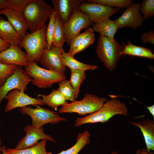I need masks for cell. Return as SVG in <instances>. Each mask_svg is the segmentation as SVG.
I'll return each mask as SVG.
<instances>
[{"instance_id":"4","label":"cell","mask_w":154,"mask_h":154,"mask_svg":"<svg viewBox=\"0 0 154 154\" xmlns=\"http://www.w3.org/2000/svg\"><path fill=\"white\" fill-rule=\"evenodd\" d=\"M123 49V46L116 40L112 41L107 37L100 36L97 40L96 52L105 67L112 71L116 68Z\"/></svg>"},{"instance_id":"29","label":"cell","mask_w":154,"mask_h":154,"mask_svg":"<svg viewBox=\"0 0 154 154\" xmlns=\"http://www.w3.org/2000/svg\"><path fill=\"white\" fill-rule=\"evenodd\" d=\"M88 2L98 3L109 7L119 9L127 8L133 3L132 0H89Z\"/></svg>"},{"instance_id":"27","label":"cell","mask_w":154,"mask_h":154,"mask_svg":"<svg viewBox=\"0 0 154 154\" xmlns=\"http://www.w3.org/2000/svg\"><path fill=\"white\" fill-rule=\"evenodd\" d=\"M71 70L70 78L69 80L72 86L76 99L78 96L80 85L86 78L84 72L78 70Z\"/></svg>"},{"instance_id":"42","label":"cell","mask_w":154,"mask_h":154,"mask_svg":"<svg viewBox=\"0 0 154 154\" xmlns=\"http://www.w3.org/2000/svg\"><path fill=\"white\" fill-rule=\"evenodd\" d=\"M1 144H2V141H1V139L0 136V154H1V146H2Z\"/></svg>"},{"instance_id":"5","label":"cell","mask_w":154,"mask_h":154,"mask_svg":"<svg viewBox=\"0 0 154 154\" xmlns=\"http://www.w3.org/2000/svg\"><path fill=\"white\" fill-rule=\"evenodd\" d=\"M107 100L105 97L100 98L94 94L86 93L82 100H75L62 106L58 112L60 114L75 113L80 116L90 114L100 109Z\"/></svg>"},{"instance_id":"38","label":"cell","mask_w":154,"mask_h":154,"mask_svg":"<svg viewBox=\"0 0 154 154\" xmlns=\"http://www.w3.org/2000/svg\"><path fill=\"white\" fill-rule=\"evenodd\" d=\"M135 154H154L153 151H148L145 148L138 149L135 152Z\"/></svg>"},{"instance_id":"28","label":"cell","mask_w":154,"mask_h":154,"mask_svg":"<svg viewBox=\"0 0 154 154\" xmlns=\"http://www.w3.org/2000/svg\"><path fill=\"white\" fill-rule=\"evenodd\" d=\"M31 0H0V11L8 9L23 13L27 4Z\"/></svg>"},{"instance_id":"25","label":"cell","mask_w":154,"mask_h":154,"mask_svg":"<svg viewBox=\"0 0 154 154\" xmlns=\"http://www.w3.org/2000/svg\"><path fill=\"white\" fill-rule=\"evenodd\" d=\"M46 139H42L35 146L29 148L17 150L8 148L6 151L9 154H47L46 149Z\"/></svg>"},{"instance_id":"37","label":"cell","mask_w":154,"mask_h":154,"mask_svg":"<svg viewBox=\"0 0 154 154\" xmlns=\"http://www.w3.org/2000/svg\"><path fill=\"white\" fill-rule=\"evenodd\" d=\"M10 46L8 42L0 38V53L7 49Z\"/></svg>"},{"instance_id":"34","label":"cell","mask_w":154,"mask_h":154,"mask_svg":"<svg viewBox=\"0 0 154 154\" xmlns=\"http://www.w3.org/2000/svg\"><path fill=\"white\" fill-rule=\"evenodd\" d=\"M94 30L90 28V31L85 37L80 46L76 49L72 55L74 56L76 53L85 50L91 45L95 40Z\"/></svg>"},{"instance_id":"6","label":"cell","mask_w":154,"mask_h":154,"mask_svg":"<svg viewBox=\"0 0 154 154\" xmlns=\"http://www.w3.org/2000/svg\"><path fill=\"white\" fill-rule=\"evenodd\" d=\"M24 67L26 72L32 78L33 84L39 88H50L54 84L66 79L64 75L41 68L35 61Z\"/></svg>"},{"instance_id":"12","label":"cell","mask_w":154,"mask_h":154,"mask_svg":"<svg viewBox=\"0 0 154 154\" xmlns=\"http://www.w3.org/2000/svg\"><path fill=\"white\" fill-rule=\"evenodd\" d=\"M5 98L7 103L4 110L5 112H9L17 108H21L29 105L44 106L42 99L38 97L32 98L25 93V91L17 89L10 92Z\"/></svg>"},{"instance_id":"2","label":"cell","mask_w":154,"mask_h":154,"mask_svg":"<svg viewBox=\"0 0 154 154\" xmlns=\"http://www.w3.org/2000/svg\"><path fill=\"white\" fill-rule=\"evenodd\" d=\"M54 11L52 7L43 0H31L23 12L31 33L45 25L48 18Z\"/></svg>"},{"instance_id":"17","label":"cell","mask_w":154,"mask_h":154,"mask_svg":"<svg viewBox=\"0 0 154 154\" xmlns=\"http://www.w3.org/2000/svg\"><path fill=\"white\" fill-rule=\"evenodd\" d=\"M0 14L6 17L7 21L22 38L25 36L29 27L23 13L6 9L0 10Z\"/></svg>"},{"instance_id":"16","label":"cell","mask_w":154,"mask_h":154,"mask_svg":"<svg viewBox=\"0 0 154 154\" xmlns=\"http://www.w3.org/2000/svg\"><path fill=\"white\" fill-rule=\"evenodd\" d=\"M84 0H52L53 8L57 16L63 23L69 19L74 11Z\"/></svg>"},{"instance_id":"13","label":"cell","mask_w":154,"mask_h":154,"mask_svg":"<svg viewBox=\"0 0 154 154\" xmlns=\"http://www.w3.org/2000/svg\"><path fill=\"white\" fill-rule=\"evenodd\" d=\"M140 5V3H133L114 21L118 29L129 27L135 30L142 26L144 20L139 11Z\"/></svg>"},{"instance_id":"3","label":"cell","mask_w":154,"mask_h":154,"mask_svg":"<svg viewBox=\"0 0 154 154\" xmlns=\"http://www.w3.org/2000/svg\"><path fill=\"white\" fill-rule=\"evenodd\" d=\"M46 25L40 29L30 33H26L18 45L26 51L29 63L35 62L39 63L41 55L47 48L46 40Z\"/></svg>"},{"instance_id":"20","label":"cell","mask_w":154,"mask_h":154,"mask_svg":"<svg viewBox=\"0 0 154 154\" xmlns=\"http://www.w3.org/2000/svg\"><path fill=\"white\" fill-rule=\"evenodd\" d=\"M118 29L115 21L109 18L93 24L94 31L99 33L100 36L107 37L112 41L115 40L114 38V35Z\"/></svg>"},{"instance_id":"7","label":"cell","mask_w":154,"mask_h":154,"mask_svg":"<svg viewBox=\"0 0 154 154\" xmlns=\"http://www.w3.org/2000/svg\"><path fill=\"white\" fill-rule=\"evenodd\" d=\"M35 108L30 106L20 108V112L23 115L29 116L32 120V125L38 128L46 123L56 124L60 121H67L66 118L60 116L58 112L51 111L48 108L36 105Z\"/></svg>"},{"instance_id":"21","label":"cell","mask_w":154,"mask_h":154,"mask_svg":"<svg viewBox=\"0 0 154 154\" xmlns=\"http://www.w3.org/2000/svg\"><path fill=\"white\" fill-rule=\"evenodd\" d=\"M64 65L68 67L70 70H78L85 72L88 70H94L98 67L94 65L84 64L76 60L74 56L64 51L62 54Z\"/></svg>"},{"instance_id":"23","label":"cell","mask_w":154,"mask_h":154,"mask_svg":"<svg viewBox=\"0 0 154 154\" xmlns=\"http://www.w3.org/2000/svg\"><path fill=\"white\" fill-rule=\"evenodd\" d=\"M37 97H42L44 104L52 108L56 111L57 110L59 106H62L68 102L63 95L58 89L53 90L48 95L39 94Z\"/></svg>"},{"instance_id":"22","label":"cell","mask_w":154,"mask_h":154,"mask_svg":"<svg viewBox=\"0 0 154 154\" xmlns=\"http://www.w3.org/2000/svg\"><path fill=\"white\" fill-rule=\"evenodd\" d=\"M121 56L125 54L154 59V54L150 49L138 46L132 44L129 41L126 44H123Z\"/></svg>"},{"instance_id":"33","label":"cell","mask_w":154,"mask_h":154,"mask_svg":"<svg viewBox=\"0 0 154 154\" xmlns=\"http://www.w3.org/2000/svg\"><path fill=\"white\" fill-rule=\"evenodd\" d=\"M17 65H7L0 63V86L14 72Z\"/></svg>"},{"instance_id":"1","label":"cell","mask_w":154,"mask_h":154,"mask_svg":"<svg viewBox=\"0 0 154 154\" xmlns=\"http://www.w3.org/2000/svg\"><path fill=\"white\" fill-rule=\"evenodd\" d=\"M128 114V109L125 104L119 99L113 98L107 100L97 111L84 117L77 118L75 126L77 127L86 123H105L116 115L126 116Z\"/></svg>"},{"instance_id":"9","label":"cell","mask_w":154,"mask_h":154,"mask_svg":"<svg viewBox=\"0 0 154 154\" xmlns=\"http://www.w3.org/2000/svg\"><path fill=\"white\" fill-rule=\"evenodd\" d=\"M32 79L22 67L17 65L14 73L0 86V104L7 94L11 90L17 89L25 91Z\"/></svg>"},{"instance_id":"11","label":"cell","mask_w":154,"mask_h":154,"mask_svg":"<svg viewBox=\"0 0 154 154\" xmlns=\"http://www.w3.org/2000/svg\"><path fill=\"white\" fill-rule=\"evenodd\" d=\"M64 51L63 47L52 46L50 49H45L40 57L39 63L46 69L65 75L66 68L63 63L62 54Z\"/></svg>"},{"instance_id":"41","label":"cell","mask_w":154,"mask_h":154,"mask_svg":"<svg viewBox=\"0 0 154 154\" xmlns=\"http://www.w3.org/2000/svg\"><path fill=\"white\" fill-rule=\"evenodd\" d=\"M111 154H121L118 153L116 151H114L111 153Z\"/></svg>"},{"instance_id":"24","label":"cell","mask_w":154,"mask_h":154,"mask_svg":"<svg viewBox=\"0 0 154 154\" xmlns=\"http://www.w3.org/2000/svg\"><path fill=\"white\" fill-rule=\"evenodd\" d=\"M90 133L85 130L82 133H79L77 136L75 144L69 149L63 150L57 154H78L85 146L90 142ZM47 154H54L51 152H47Z\"/></svg>"},{"instance_id":"10","label":"cell","mask_w":154,"mask_h":154,"mask_svg":"<svg viewBox=\"0 0 154 154\" xmlns=\"http://www.w3.org/2000/svg\"><path fill=\"white\" fill-rule=\"evenodd\" d=\"M84 1L80 4L78 9L87 15L93 23L109 19L120 9L98 3Z\"/></svg>"},{"instance_id":"40","label":"cell","mask_w":154,"mask_h":154,"mask_svg":"<svg viewBox=\"0 0 154 154\" xmlns=\"http://www.w3.org/2000/svg\"><path fill=\"white\" fill-rule=\"evenodd\" d=\"M1 151L2 154H9L7 151L6 147L5 146H1Z\"/></svg>"},{"instance_id":"26","label":"cell","mask_w":154,"mask_h":154,"mask_svg":"<svg viewBox=\"0 0 154 154\" xmlns=\"http://www.w3.org/2000/svg\"><path fill=\"white\" fill-rule=\"evenodd\" d=\"M65 42V37L63 23L60 21L56 15L55 29L52 46L58 47H63Z\"/></svg>"},{"instance_id":"35","label":"cell","mask_w":154,"mask_h":154,"mask_svg":"<svg viewBox=\"0 0 154 154\" xmlns=\"http://www.w3.org/2000/svg\"><path fill=\"white\" fill-rule=\"evenodd\" d=\"M90 28H88L83 33H80L74 37L70 41L68 53L72 54L74 51L80 45L83 40L89 33Z\"/></svg>"},{"instance_id":"32","label":"cell","mask_w":154,"mask_h":154,"mask_svg":"<svg viewBox=\"0 0 154 154\" xmlns=\"http://www.w3.org/2000/svg\"><path fill=\"white\" fill-rule=\"evenodd\" d=\"M139 11L143 14V19H149L154 15V0H144L141 3Z\"/></svg>"},{"instance_id":"36","label":"cell","mask_w":154,"mask_h":154,"mask_svg":"<svg viewBox=\"0 0 154 154\" xmlns=\"http://www.w3.org/2000/svg\"><path fill=\"white\" fill-rule=\"evenodd\" d=\"M141 38L144 43H149L154 44V31L151 30L149 32L144 33L141 35Z\"/></svg>"},{"instance_id":"39","label":"cell","mask_w":154,"mask_h":154,"mask_svg":"<svg viewBox=\"0 0 154 154\" xmlns=\"http://www.w3.org/2000/svg\"><path fill=\"white\" fill-rule=\"evenodd\" d=\"M147 108L153 117H154V105L146 106Z\"/></svg>"},{"instance_id":"15","label":"cell","mask_w":154,"mask_h":154,"mask_svg":"<svg viewBox=\"0 0 154 154\" xmlns=\"http://www.w3.org/2000/svg\"><path fill=\"white\" fill-rule=\"evenodd\" d=\"M0 63L21 67H25L29 64L26 52L22 50L18 45H10L7 49L1 52Z\"/></svg>"},{"instance_id":"14","label":"cell","mask_w":154,"mask_h":154,"mask_svg":"<svg viewBox=\"0 0 154 154\" xmlns=\"http://www.w3.org/2000/svg\"><path fill=\"white\" fill-rule=\"evenodd\" d=\"M23 130L25 135L18 142L15 148L16 149H23L33 146L41 139H46L56 142L50 135L44 133L42 127L38 128L32 125H29L24 127Z\"/></svg>"},{"instance_id":"18","label":"cell","mask_w":154,"mask_h":154,"mask_svg":"<svg viewBox=\"0 0 154 154\" xmlns=\"http://www.w3.org/2000/svg\"><path fill=\"white\" fill-rule=\"evenodd\" d=\"M131 124L138 127L143 136L146 149L148 151L154 150V121L149 118H142V120L134 122L128 121Z\"/></svg>"},{"instance_id":"31","label":"cell","mask_w":154,"mask_h":154,"mask_svg":"<svg viewBox=\"0 0 154 154\" xmlns=\"http://www.w3.org/2000/svg\"><path fill=\"white\" fill-rule=\"evenodd\" d=\"M56 13L54 11L49 16V22L46 29V37L47 42V48L50 49L52 46V42L55 29Z\"/></svg>"},{"instance_id":"19","label":"cell","mask_w":154,"mask_h":154,"mask_svg":"<svg viewBox=\"0 0 154 154\" xmlns=\"http://www.w3.org/2000/svg\"><path fill=\"white\" fill-rule=\"evenodd\" d=\"M0 38L12 46L18 45L22 39L9 21L2 17H0Z\"/></svg>"},{"instance_id":"30","label":"cell","mask_w":154,"mask_h":154,"mask_svg":"<svg viewBox=\"0 0 154 154\" xmlns=\"http://www.w3.org/2000/svg\"><path fill=\"white\" fill-rule=\"evenodd\" d=\"M58 85V90L63 95L66 100L72 102L75 100L74 90L69 81L64 80L59 83Z\"/></svg>"},{"instance_id":"8","label":"cell","mask_w":154,"mask_h":154,"mask_svg":"<svg viewBox=\"0 0 154 154\" xmlns=\"http://www.w3.org/2000/svg\"><path fill=\"white\" fill-rule=\"evenodd\" d=\"M93 23L87 15L76 9L69 19L63 23L65 42L69 45L71 40L79 34L82 29L89 28Z\"/></svg>"}]
</instances>
